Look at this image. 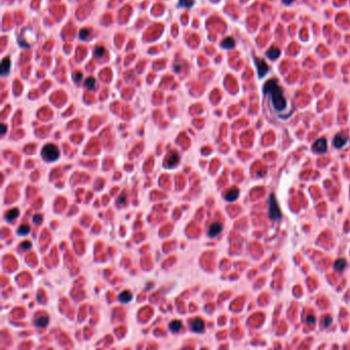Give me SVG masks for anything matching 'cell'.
<instances>
[{"instance_id": "obj_1", "label": "cell", "mask_w": 350, "mask_h": 350, "mask_svg": "<svg viewBox=\"0 0 350 350\" xmlns=\"http://www.w3.org/2000/svg\"><path fill=\"white\" fill-rule=\"evenodd\" d=\"M264 92L270 96L273 108L278 112H282L286 108V100L284 99L281 89L275 80H269L264 85Z\"/></svg>"}, {"instance_id": "obj_3", "label": "cell", "mask_w": 350, "mask_h": 350, "mask_svg": "<svg viewBox=\"0 0 350 350\" xmlns=\"http://www.w3.org/2000/svg\"><path fill=\"white\" fill-rule=\"evenodd\" d=\"M269 217L272 221H279L282 217L280 208L273 194L269 197Z\"/></svg>"}, {"instance_id": "obj_20", "label": "cell", "mask_w": 350, "mask_h": 350, "mask_svg": "<svg viewBox=\"0 0 350 350\" xmlns=\"http://www.w3.org/2000/svg\"><path fill=\"white\" fill-rule=\"evenodd\" d=\"M30 232V227L29 225H21L20 228L18 230V233L20 235H27Z\"/></svg>"}, {"instance_id": "obj_6", "label": "cell", "mask_w": 350, "mask_h": 350, "mask_svg": "<svg viewBox=\"0 0 350 350\" xmlns=\"http://www.w3.org/2000/svg\"><path fill=\"white\" fill-rule=\"evenodd\" d=\"M222 230H223V227H222L221 224L214 223V224L210 225V228H208L207 234L210 236V237H215V236L219 235V234L222 232Z\"/></svg>"}, {"instance_id": "obj_30", "label": "cell", "mask_w": 350, "mask_h": 350, "mask_svg": "<svg viewBox=\"0 0 350 350\" xmlns=\"http://www.w3.org/2000/svg\"><path fill=\"white\" fill-rule=\"evenodd\" d=\"M293 1H295V0H282V2H284L286 5H289V4H291Z\"/></svg>"}, {"instance_id": "obj_27", "label": "cell", "mask_w": 350, "mask_h": 350, "mask_svg": "<svg viewBox=\"0 0 350 350\" xmlns=\"http://www.w3.org/2000/svg\"><path fill=\"white\" fill-rule=\"evenodd\" d=\"M34 221H35V223H40L41 222V216H39V215H36L35 217H34Z\"/></svg>"}, {"instance_id": "obj_15", "label": "cell", "mask_w": 350, "mask_h": 350, "mask_svg": "<svg viewBox=\"0 0 350 350\" xmlns=\"http://www.w3.org/2000/svg\"><path fill=\"white\" fill-rule=\"evenodd\" d=\"M178 161H179V155H178L177 153H173V154L170 155V157H168V166L177 165Z\"/></svg>"}, {"instance_id": "obj_29", "label": "cell", "mask_w": 350, "mask_h": 350, "mask_svg": "<svg viewBox=\"0 0 350 350\" xmlns=\"http://www.w3.org/2000/svg\"><path fill=\"white\" fill-rule=\"evenodd\" d=\"M1 128H2V131H1V135H4V134H5V131H6V126H5V124H1Z\"/></svg>"}, {"instance_id": "obj_11", "label": "cell", "mask_w": 350, "mask_h": 350, "mask_svg": "<svg viewBox=\"0 0 350 350\" xmlns=\"http://www.w3.org/2000/svg\"><path fill=\"white\" fill-rule=\"evenodd\" d=\"M238 194H239L238 189H236V188L231 189V190H229V191L226 193L225 198H226L228 201H233V200H235V199L238 197Z\"/></svg>"}, {"instance_id": "obj_12", "label": "cell", "mask_w": 350, "mask_h": 350, "mask_svg": "<svg viewBox=\"0 0 350 350\" xmlns=\"http://www.w3.org/2000/svg\"><path fill=\"white\" fill-rule=\"evenodd\" d=\"M48 323V318L47 316L43 315V316H39L35 319V326L37 328H45Z\"/></svg>"}, {"instance_id": "obj_24", "label": "cell", "mask_w": 350, "mask_h": 350, "mask_svg": "<svg viewBox=\"0 0 350 350\" xmlns=\"http://www.w3.org/2000/svg\"><path fill=\"white\" fill-rule=\"evenodd\" d=\"M89 35V29H82L80 31L79 33V36L81 39H83V40H85V39L87 38V36Z\"/></svg>"}, {"instance_id": "obj_5", "label": "cell", "mask_w": 350, "mask_h": 350, "mask_svg": "<svg viewBox=\"0 0 350 350\" xmlns=\"http://www.w3.org/2000/svg\"><path fill=\"white\" fill-rule=\"evenodd\" d=\"M312 149L314 150V151L318 152V153H323L326 151V149H328V143H326V140L323 138L321 139H318V140L316 141L313 146H312Z\"/></svg>"}, {"instance_id": "obj_17", "label": "cell", "mask_w": 350, "mask_h": 350, "mask_svg": "<svg viewBox=\"0 0 350 350\" xmlns=\"http://www.w3.org/2000/svg\"><path fill=\"white\" fill-rule=\"evenodd\" d=\"M234 45H235V41H234L232 37H227V38H225L223 40V42H222V46L224 48H232L234 47Z\"/></svg>"}, {"instance_id": "obj_28", "label": "cell", "mask_w": 350, "mask_h": 350, "mask_svg": "<svg viewBox=\"0 0 350 350\" xmlns=\"http://www.w3.org/2000/svg\"><path fill=\"white\" fill-rule=\"evenodd\" d=\"M74 78H75L76 82H78V81L80 80V78H81V74L79 73V72H78V73H76V76H74Z\"/></svg>"}, {"instance_id": "obj_2", "label": "cell", "mask_w": 350, "mask_h": 350, "mask_svg": "<svg viewBox=\"0 0 350 350\" xmlns=\"http://www.w3.org/2000/svg\"><path fill=\"white\" fill-rule=\"evenodd\" d=\"M42 157L46 161H55L60 156V150L55 145L52 144H47L42 149Z\"/></svg>"}, {"instance_id": "obj_23", "label": "cell", "mask_w": 350, "mask_h": 350, "mask_svg": "<svg viewBox=\"0 0 350 350\" xmlns=\"http://www.w3.org/2000/svg\"><path fill=\"white\" fill-rule=\"evenodd\" d=\"M332 323V317L331 316H326L324 318H323V320H321V324H323V326H329L330 324Z\"/></svg>"}, {"instance_id": "obj_18", "label": "cell", "mask_w": 350, "mask_h": 350, "mask_svg": "<svg viewBox=\"0 0 350 350\" xmlns=\"http://www.w3.org/2000/svg\"><path fill=\"white\" fill-rule=\"evenodd\" d=\"M346 261L344 260V259H339L337 262L335 263V268L336 270L340 271V270H343L345 267H346Z\"/></svg>"}, {"instance_id": "obj_13", "label": "cell", "mask_w": 350, "mask_h": 350, "mask_svg": "<svg viewBox=\"0 0 350 350\" xmlns=\"http://www.w3.org/2000/svg\"><path fill=\"white\" fill-rule=\"evenodd\" d=\"M131 298H133V295H131V292H128V291L123 292V293H121L119 295V297H118L119 301H120V302H122V303H128L129 301L131 300Z\"/></svg>"}, {"instance_id": "obj_10", "label": "cell", "mask_w": 350, "mask_h": 350, "mask_svg": "<svg viewBox=\"0 0 350 350\" xmlns=\"http://www.w3.org/2000/svg\"><path fill=\"white\" fill-rule=\"evenodd\" d=\"M280 55V50L278 47H275V46H272V47L269 48V50L267 52V57L269 58L270 60H275L277 59Z\"/></svg>"}, {"instance_id": "obj_26", "label": "cell", "mask_w": 350, "mask_h": 350, "mask_svg": "<svg viewBox=\"0 0 350 350\" xmlns=\"http://www.w3.org/2000/svg\"><path fill=\"white\" fill-rule=\"evenodd\" d=\"M21 247H22V249H25V250H28L31 247V243H30L29 241H24V242L21 243Z\"/></svg>"}, {"instance_id": "obj_4", "label": "cell", "mask_w": 350, "mask_h": 350, "mask_svg": "<svg viewBox=\"0 0 350 350\" xmlns=\"http://www.w3.org/2000/svg\"><path fill=\"white\" fill-rule=\"evenodd\" d=\"M255 63H256V66H257L259 77L263 78L265 76V74L268 72V70H269L267 63L263 59H258V58H255Z\"/></svg>"}, {"instance_id": "obj_19", "label": "cell", "mask_w": 350, "mask_h": 350, "mask_svg": "<svg viewBox=\"0 0 350 350\" xmlns=\"http://www.w3.org/2000/svg\"><path fill=\"white\" fill-rule=\"evenodd\" d=\"M85 86L87 87V89H94L95 86H96V79H95L94 77H89L86 80H85Z\"/></svg>"}, {"instance_id": "obj_7", "label": "cell", "mask_w": 350, "mask_h": 350, "mask_svg": "<svg viewBox=\"0 0 350 350\" xmlns=\"http://www.w3.org/2000/svg\"><path fill=\"white\" fill-rule=\"evenodd\" d=\"M10 65H11V62H10L9 57H5L3 60H2V62H1V75L5 76L6 74L9 73V71H10Z\"/></svg>"}, {"instance_id": "obj_16", "label": "cell", "mask_w": 350, "mask_h": 350, "mask_svg": "<svg viewBox=\"0 0 350 350\" xmlns=\"http://www.w3.org/2000/svg\"><path fill=\"white\" fill-rule=\"evenodd\" d=\"M182 329V323L180 320H174L170 323V330L174 333H178Z\"/></svg>"}, {"instance_id": "obj_21", "label": "cell", "mask_w": 350, "mask_h": 350, "mask_svg": "<svg viewBox=\"0 0 350 350\" xmlns=\"http://www.w3.org/2000/svg\"><path fill=\"white\" fill-rule=\"evenodd\" d=\"M105 52H106L105 48H104L103 46H99V47H97L96 50H95V55H96L97 58H99V59H101L102 57H104Z\"/></svg>"}, {"instance_id": "obj_9", "label": "cell", "mask_w": 350, "mask_h": 350, "mask_svg": "<svg viewBox=\"0 0 350 350\" xmlns=\"http://www.w3.org/2000/svg\"><path fill=\"white\" fill-rule=\"evenodd\" d=\"M191 329H192V331H194V332L200 333V332H202L203 329H205V323H203V321L201 320V319L197 318L192 323Z\"/></svg>"}, {"instance_id": "obj_14", "label": "cell", "mask_w": 350, "mask_h": 350, "mask_svg": "<svg viewBox=\"0 0 350 350\" xmlns=\"http://www.w3.org/2000/svg\"><path fill=\"white\" fill-rule=\"evenodd\" d=\"M18 216V208H13V210H8V213H6L5 219L7 220V221L11 222V221H13Z\"/></svg>"}, {"instance_id": "obj_22", "label": "cell", "mask_w": 350, "mask_h": 350, "mask_svg": "<svg viewBox=\"0 0 350 350\" xmlns=\"http://www.w3.org/2000/svg\"><path fill=\"white\" fill-rule=\"evenodd\" d=\"M179 4L183 7H191L194 4V0H179Z\"/></svg>"}, {"instance_id": "obj_25", "label": "cell", "mask_w": 350, "mask_h": 350, "mask_svg": "<svg viewBox=\"0 0 350 350\" xmlns=\"http://www.w3.org/2000/svg\"><path fill=\"white\" fill-rule=\"evenodd\" d=\"M306 321H307L308 324H313L315 323V318L313 315H308L307 318H306Z\"/></svg>"}, {"instance_id": "obj_8", "label": "cell", "mask_w": 350, "mask_h": 350, "mask_svg": "<svg viewBox=\"0 0 350 350\" xmlns=\"http://www.w3.org/2000/svg\"><path fill=\"white\" fill-rule=\"evenodd\" d=\"M347 138L343 135H337L334 139V145L336 148H343L347 144Z\"/></svg>"}]
</instances>
